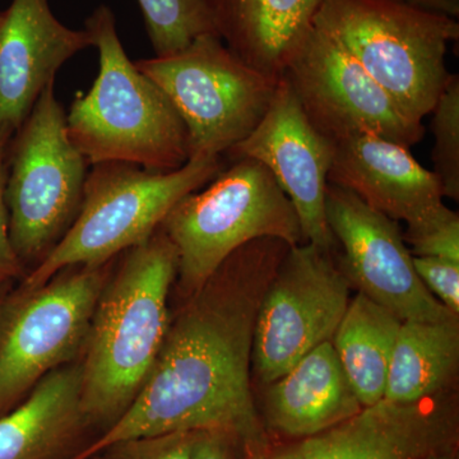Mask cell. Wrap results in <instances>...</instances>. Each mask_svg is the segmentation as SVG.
<instances>
[{
	"instance_id": "cell-20",
	"label": "cell",
	"mask_w": 459,
	"mask_h": 459,
	"mask_svg": "<svg viewBox=\"0 0 459 459\" xmlns=\"http://www.w3.org/2000/svg\"><path fill=\"white\" fill-rule=\"evenodd\" d=\"M458 364V318L403 320L389 362L385 400L407 404L446 394Z\"/></svg>"
},
{
	"instance_id": "cell-6",
	"label": "cell",
	"mask_w": 459,
	"mask_h": 459,
	"mask_svg": "<svg viewBox=\"0 0 459 459\" xmlns=\"http://www.w3.org/2000/svg\"><path fill=\"white\" fill-rule=\"evenodd\" d=\"M198 190L181 199L161 223L177 249L180 289L189 298L250 241L304 243L294 205L261 162L235 160L211 186Z\"/></svg>"
},
{
	"instance_id": "cell-16",
	"label": "cell",
	"mask_w": 459,
	"mask_h": 459,
	"mask_svg": "<svg viewBox=\"0 0 459 459\" xmlns=\"http://www.w3.org/2000/svg\"><path fill=\"white\" fill-rule=\"evenodd\" d=\"M328 184L350 190L394 221L415 222L443 204L440 181L410 148L374 134L337 142Z\"/></svg>"
},
{
	"instance_id": "cell-1",
	"label": "cell",
	"mask_w": 459,
	"mask_h": 459,
	"mask_svg": "<svg viewBox=\"0 0 459 459\" xmlns=\"http://www.w3.org/2000/svg\"><path fill=\"white\" fill-rule=\"evenodd\" d=\"M289 247L263 238L232 253L170 322L131 406L72 459L140 437L195 431L231 435L246 453L270 446L250 383L253 338L263 294Z\"/></svg>"
},
{
	"instance_id": "cell-24",
	"label": "cell",
	"mask_w": 459,
	"mask_h": 459,
	"mask_svg": "<svg viewBox=\"0 0 459 459\" xmlns=\"http://www.w3.org/2000/svg\"><path fill=\"white\" fill-rule=\"evenodd\" d=\"M413 256H437L459 263V216L442 204L402 232Z\"/></svg>"
},
{
	"instance_id": "cell-5",
	"label": "cell",
	"mask_w": 459,
	"mask_h": 459,
	"mask_svg": "<svg viewBox=\"0 0 459 459\" xmlns=\"http://www.w3.org/2000/svg\"><path fill=\"white\" fill-rule=\"evenodd\" d=\"M331 33L410 117L422 123L452 74L457 18L400 0H320L314 22Z\"/></svg>"
},
{
	"instance_id": "cell-13",
	"label": "cell",
	"mask_w": 459,
	"mask_h": 459,
	"mask_svg": "<svg viewBox=\"0 0 459 459\" xmlns=\"http://www.w3.org/2000/svg\"><path fill=\"white\" fill-rule=\"evenodd\" d=\"M334 151L336 143L314 128L281 77L261 122L228 153L261 162L294 205L304 243L333 253L338 244L325 217V192Z\"/></svg>"
},
{
	"instance_id": "cell-12",
	"label": "cell",
	"mask_w": 459,
	"mask_h": 459,
	"mask_svg": "<svg viewBox=\"0 0 459 459\" xmlns=\"http://www.w3.org/2000/svg\"><path fill=\"white\" fill-rule=\"evenodd\" d=\"M328 228L342 247L338 267L350 286L403 320L446 322L457 314L422 285L397 221L365 204L350 190L328 184Z\"/></svg>"
},
{
	"instance_id": "cell-11",
	"label": "cell",
	"mask_w": 459,
	"mask_h": 459,
	"mask_svg": "<svg viewBox=\"0 0 459 459\" xmlns=\"http://www.w3.org/2000/svg\"><path fill=\"white\" fill-rule=\"evenodd\" d=\"M282 77L307 120L328 140L374 134L411 148L425 134L360 63L322 27L313 23Z\"/></svg>"
},
{
	"instance_id": "cell-31",
	"label": "cell",
	"mask_w": 459,
	"mask_h": 459,
	"mask_svg": "<svg viewBox=\"0 0 459 459\" xmlns=\"http://www.w3.org/2000/svg\"><path fill=\"white\" fill-rule=\"evenodd\" d=\"M5 279H7V277L3 276V274H0V282H2V281H4Z\"/></svg>"
},
{
	"instance_id": "cell-23",
	"label": "cell",
	"mask_w": 459,
	"mask_h": 459,
	"mask_svg": "<svg viewBox=\"0 0 459 459\" xmlns=\"http://www.w3.org/2000/svg\"><path fill=\"white\" fill-rule=\"evenodd\" d=\"M431 120L434 174L444 197L459 198V77L452 74L435 102Z\"/></svg>"
},
{
	"instance_id": "cell-8",
	"label": "cell",
	"mask_w": 459,
	"mask_h": 459,
	"mask_svg": "<svg viewBox=\"0 0 459 459\" xmlns=\"http://www.w3.org/2000/svg\"><path fill=\"white\" fill-rule=\"evenodd\" d=\"M186 126L189 160L221 156L246 140L270 108L279 80L244 62L217 35L169 56L135 62Z\"/></svg>"
},
{
	"instance_id": "cell-27",
	"label": "cell",
	"mask_w": 459,
	"mask_h": 459,
	"mask_svg": "<svg viewBox=\"0 0 459 459\" xmlns=\"http://www.w3.org/2000/svg\"><path fill=\"white\" fill-rule=\"evenodd\" d=\"M13 134L0 131V274L16 276L22 270L16 253L9 238V222L7 202H5V186H7L8 151Z\"/></svg>"
},
{
	"instance_id": "cell-21",
	"label": "cell",
	"mask_w": 459,
	"mask_h": 459,
	"mask_svg": "<svg viewBox=\"0 0 459 459\" xmlns=\"http://www.w3.org/2000/svg\"><path fill=\"white\" fill-rule=\"evenodd\" d=\"M402 320L359 292L332 338L344 376L362 407L385 400L389 362Z\"/></svg>"
},
{
	"instance_id": "cell-18",
	"label": "cell",
	"mask_w": 459,
	"mask_h": 459,
	"mask_svg": "<svg viewBox=\"0 0 459 459\" xmlns=\"http://www.w3.org/2000/svg\"><path fill=\"white\" fill-rule=\"evenodd\" d=\"M80 364L42 377L25 400L0 416V459H56L84 421Z\"/></svg>"
},
{
	"instance_id": "cell-29",
	"label": "cell",
	"mask_w": 459,
	"mask_h": 459,
	"mask_svg": "<svg viewBox=\"0 0 459 459\" xmlns=\"http://www.w3.org/2000/svg\"><path fill=\"white\" fill-rule=\"evenodd\" d=\"M400 2L452 18L459 16V0H400Z\"/></svg>"
},
{
	"instance_id": "cell-4",
	"label": "cell",
	"mask_w": 459,
	"mask_h": 459,
	"mask_svg": "<svg viewBox=\"0 0 459 459\" xmlns=\"http://www.w3.org/2000/svg\"><path fill=\"white\" fill-rule=\"evenodd\" d=\"M82 204L71 228L23 281L33 289L65 268L101 265L140 246L161 228L181 199L222 170L220 156L188 160L172 171H151L126 162L92 165Z\"/></svg>"
},
{
	"instance_id": "cell-2",
	"label": "cell",
	"mask_w": 459,
	"mask_h": 459,
	"mask_svg": "<svg viewBox=\"0 0 459 459\" xmlns=\"http://www.w3.org/2000/svg\"><path fill=\"white\" fill-rule=\"evenodd\" d=\"M124 255L100 292L81 364L84 419L110 425L131 406L164 344L179 265L161 228Z\"/></svg>"
},
{
	"instance_id": "cell-14",
	"label": "cell",
	"mask_w": 459,
	"mask_h": 459,
	"mask_svg": "<svg viewBox=\"0 0 459 459\" xmlns=\"http://www.w3.org/2000/svg\"><path fill=\"white\" fill-rule=\"evenodd\" d=\"M455 406L446 395L415 403L382 400L336 427L247 459H422L455 444Z\"/></svg>"
},
{
	"instance_id": "cell-10",
	"label": "cell",
	"mask_w": 459,
	"mask_h": 459,
	"mask_svg": "<svg viewBox=\"0 0 459 459\" xmlns=\"http://www.w3.org/2000/svg\"><path fill=\"white\" fill-rule=\"evenodd\" d=\"M332 255L314 244H298L289 247L274 272L253 338L252 367L262 385H271L333 338L351 286Z\"/></svg>"
},
{
	"instance_id": "cell-26",
	"label": "cell",
	"mask_w": 459,
	"mask_h": 459,
	"mask_svg": "<svg viewBox=\"0 0 459 459\" xmlns=\"http://www.w3.org/2000/svg\"><path fill=\"white\" fill-rule=\"evenodd\" d=\"M197 433L198 431L140 437L117 444L113 449L119 452V459H193Z\"/></svg>"
},
{
	"instance_id": "cell-17",
	"label": "cell",
	"mask_w": 459,
	"mask_h": 459,
	"mask_svg": "<svg viewBox=\"0 0 459 459\" xmlns=\"http://www.w3.org/2000/svg\"><path fill=\"white\" fill-rule=\"evenodd\" d=\"M362 409L331 341L307 352L268 385L264 397L268 428L292 439L328 430Z\"/></svg>"
},
{
	"instance_id": "cell-22",
	"label": "cell",
	"mask_w": 459,
	"mask_h": 459,
	"mask_svg": "<svg viewBox=\"0 0 459 459\" xmlns=\"http://www.w3.org/2000/svg\"><path fill=\"white\" fill-rule=\"evenodd\" d=\"M156 56L179 53L204 35H220L216 0H137Z\"/></svg>"
},
{
	"instance_id": "cell-25",
	"label": "cell",
	"mask_w": 459,
	"mask_h": 459,
	"mask_svg": "<svg viewBox=\"0 0 459 459\" xmlns=\"http://www.w3.org/2000/svg\"><path fill=\"white\" fill-rule=\"evenodd\" d=\"M422 285L446 309L459 316V263L437 256H413Z\"/></svg>"
},
{
	"instance_id": "cell-32",
	"label": "cell",
	"mask_w": 459,
	"mask_h": 459,
	"mask_svg": "<svg viewBox=\"0 0 459 459\" xmlns=\"http://www.w3.org/2000/svg\"><path fill=\"white\" fill-rule=\"evenodd\" d=\"M3 300H4V298H3L2 295H0V307H2Z\"/></svg>"
},
{
	"instance_id": "cell-15",
	"label": "cell",
	"mask_w": 459,
	"mask_h": 459,
	"mask_svg": "<svg viewBox=\"0 0 459 459\" xmlns=\"http://www.w3.org/2000/svg\"><path fill=\"white\" fill-rule=\"evenodd\" d=\"M90 47V33L63 25L49 0H12L0 12V131L14 135L59 69Z\"/></svg>"
},
{
	"instance_id": "cell-3",
	"label": "cell",
	"mask_w": 459,
	"mask_h": 459,
	"mask_svg": "<svg viewBox=\"0 0 459 459\" xmlns=\"http://www.w3.org/2000/svg\"><path fill=\"white\" fill-rule=\"evenodd\" d=\"M84 30L99 51L100 69L66 114L74 146L90 165L126 162L162 172L186 165V126L161 89L126 56L113 11L100 5Z\"/></svg>"
},
{
	"instance_id": "cell-28",
	"label": "cell",
	"mask_w": 459,
	"mask_h": 459,
	"mask_svg": "<svg viewBox=\"0 0 459 459\" xmlns=\"http://www.w3.org/2000/svg\"><path fill=\"white\" fill-rule=\"evenodd\" d=\"M231 435L222 431H198L195 437L193 459H234Z\"/></svg>"
},
{
	"instance_id": "cell-19",
	"label": "cell",
	"mask_w": 459,
	"mask_h": 459,
	"mask_svg": "<svg viewBox=\"0 0 459 459\" xmlns=\"http://www.w3.org/2000/svg\"><path fill=\"white\" fill-rule=\"evenodd\" d=\"M320 0H216L220 35L250 66L282 77L312 29Z\"/></svg>"
},
{
	"instance_id": "cell-7",
	"label": "cell",
	"mask_w": 459,
	"mask_h": 459,
	"mask_svg": "<svg viewBox=\"0 0 459 459\" xmlns=\"http://www.w3.org/2000/svg\"><path fill=\"white\" fill-rule=\"evenodd\" d=\"M54 86L44 90L9 144V238L22 265L39 264L65 237L80 212L89 175Z\"/></svg>"
},
{
	"instance_id": "cell-9",
	"label": "cell",
	"mask_w": 459,
	"mask_h": 459,
	"mask_svg": "<svg viewBox=\"0 0 459 459\" xmlns=\"http://www.w3.org/2000/svg\"><path fill=\"white\" fill-rule=\"evenodd\" d=\"M107 264L65 268L42 286L21 287L0 307V416L83 350L107 282Z\"/></svg>"
},
{
	"instance_id": "cell-30",
	"label": "cell",
	"mask_w": 459,
	"mask_h": 459,
	"mask_svg": "<svg viewBox=\"0 0 459 459\" xmlns=\"http://www.w3.org/2000/svg\"><path fill=\"white\" fill-rule=\"evenodd\" d=\"M422 459H455V444L446 446V448L437 449Z\"/></svg>"
}]
</instances>
